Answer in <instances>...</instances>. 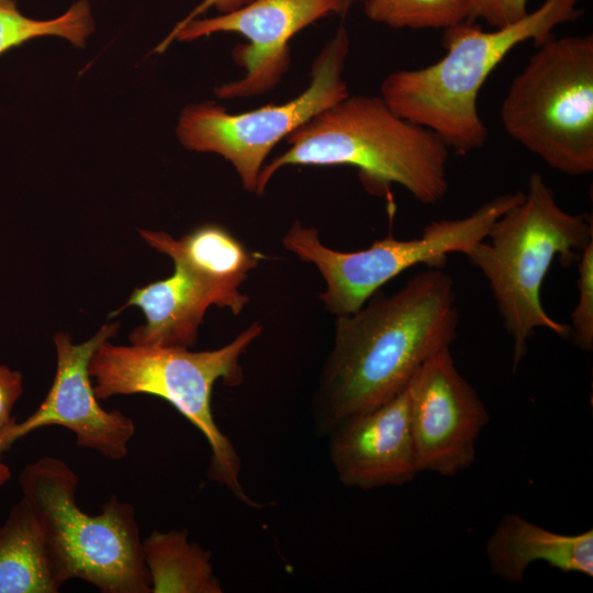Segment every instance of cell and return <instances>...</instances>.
Returning <instances> with one entry per match:
<instances>
[{"instance_id": "obj_1", "label": "cell", "mask_w": 593, "mask_h": 593, "mask_svg": "<svg viewBox=\"0 0 593 593\" xmlns=\"http://www.w3.org/2000/svg\"><path fill=\"white\" fill-rule=\"evenodd\" d=\"M458 322L454 280L444 267H427L399 291L377 292L356 312L337 316L314 395L317 429L329 434L402 392L428 358L450 347Z\"/></svg>"}, {"instance_id": "obj_2", "label": "cell", "mask_w": 593, "mask_h": 593, "mask_svg": "<svg viewBox=\"0 0 593 593\" xmlns=\"http://www.w3.org/2000/svg\"><path fill=\"white\" fill-rule=\"evenodd\" d=\"M286 141L287 150L262 167L255 193L286 166H351L368 190L383 193L396 183L423 204L438 203L448 191V146L380 97L348 94Z\"/></svg>"}, {"instance_id": "obj_3", "label": "cell", "mask_w": 593, "mask_h": 593, "mask_svg": "<svg viewBox=\"0 0 593 593\" xmlns=\"http://www.w3.org/2000/svg\"><path fill=\"white\" fill-rule=\"evenodd\" d=\"M579 1L545 0L519 21L491 32L468 22L446 29L443 58L389 74L380 98L396 115L433 131L458 154L481 148L488 137L477 107L481 87L515 46L528 40L538 46L556 26L578 19Z\"/></svg>"}, {"instance_id": "obj_4", "label": "cell", "mask_w": 593, "mask_h": 593, "mask_svg": "<svg viewBox=\"0 0 593 593\" xmlns=\"http://www.w3.org/2000/svg\"><path fill=\"white\" fill-rule=\"evenodd\" d=\"M593 243L592 219L564 211L538 172L530 174L524 198L501 215L488 236L466 256L486 278L503 325L513 339L517 368L536 328L560 337L570 334L545 311L542 282L558 257L563 264L578 261Z\"/></svg>"}, {"instance_id": "obj_5", "label": "cell", "mask_w": 593, "mask_h": 593, "mask_svg": "<svg viewBox=\"0 0 593 593\" xmlns=\"http://www.w3.org/2000/svg\"><path fill=\"white\" fill-rule=\"evenodd\" d=\"M261 333L262 325L255 322L223 347L203 351L115 345L107 340L89 363L96 395L107 400L115 395L148 394L166 400L205 437L211 449L209 477L226 486L238 501L261 508L240 484V459L216 425L211 406L216 381L240 383V356Z\"/></svg>"}, {"instance_id": "obj_6", "label": "cell", "mask_w": 593, "mask_h": 593, "mask_svg": "<svg viewBox=\"0 0 593 593\" xmlns=\"http://www.w3.org/2000/svg\"><path fill=\"white\" fill-rule=\"evenodd\" d=\"M505 132L569 176L593 171V36L551 35L513 79L501 105Z\"/></svg>"}, {"instance_id": "obj_7", "label": "cell", "mask_w": 593, "mask_h": 593, "mask_svg": "<svg viewBox=\"0 0 593 593\" xmlns=\"http://www.w3.org/2000/svg\"><path fill=\"white\" fill-rule=\"evenodd\" d=\"M22 497L44 521L69 559L74 579L102 593H150L135 508L115 495L101 513L77 503L78 475L61 459L42 457L19 474Z\"/></svg>"}, {"instance_id": "obj_8", "label": "cell", "mask_w": 593, "mask_h": 593, "mask_svg": "<svg viewBox=\"0 0 593 593\" xmlns=\"http://www.w3.org/2000/svg\"><path fill=\"white\" fill-rule=\"evenodd\" d=\"M523 198V191L505 193L465 217L427 224L419 237L400 240L388 235L356 251L325 246L316 228L299 221L291 225L282 243L302 261L316 267L326 283L321 300L332 314L343 316L359 310L385 283L416 265L444 267L449 254L467 255Z\"/></svg>"}, {"instance_id": "obj_9", "label": "cell", "mask_w": 593, "mask_h": 593, "mask_svg": "<svg viewBox=\"0 0 593 593\" xmlns=\"http://www.w3.org/2000/svg\"><path fill=\"white\" fill-rule=\"evenodd\" d=\"M349 53V37L340 26L316 56L309 87L283 103L230 113L214 102L186 107L178 121L177 136L190 150L214 153L231 163L243 187L256 192L259 174L273 147L321 111L349 92L343 72Z\"/></svg>"}, {"instance_id": "obj_10", "label": "cell", "mask_w": 593, "mask_h": 593, "mask_svg": "<svg viewBox=\"0 0 593 593\" xmlns=\"http://www.w3.org/2000/svg\"><path fill=\"white\" fill-rule=\"evenodd\" d=\"M349 5L350 0H251L232 12L174 29L155 51L164 52L175 38L238 33L248 42L234 47L233 57L245 75L220 86L216 94L223 99L258 96L279 83L288 70L289 42L294 34L326 15L344 14Z\"/></svg>"}, {"instance_id": "obj_11", "label": "cell", "mask_w": 593, "mask_h": 593, "mask_svg": "<svg viewBox=\"0 0 593 593\" xmlns=\"http://www.w3.org/2000/svg\"><path fill=\"white\" fill-rule=\"evenodd\" d=\"M119 327L118 322L104 324L80 344H74L67 333L55 334L56 372L52 387L30 416L0 435V456L19 439L52 425L69 429L79 447L96 450L108 459L127 456L135 423L121 411H107L100 405L89 373L94 351L114 337Z\"/></svg>"}, {"instance_id": "obj_12", "label": "cell", "mask_w": 593, "mask_h": 593, "mask_svg": "<svg viewBox=\"0 0 593 593\" xmlns=\"http://www.w3.org/2000/svg\"><path fill=\"white\" fill-rule=\"evenodd\" d=\"M405 390L418 471L449 477L469 468L489 414L457 370L450 347L428 358Z\"/></svg>"}, {"instance_id": "obj_13", "label": "cell", "mask_w": 593, "mask_h": 593, "mask_svg": "<svg viewBox=\"0 0 593 593\" xmlns=\"http://www.w3.org/2000/svg\"><path fill=\"white\" fill-rule=\"evenodd\" d=\"M329 457L349 488L401 485L419 472L406 390L339 423L331 433Z\"/></svg>"}, {"instance_id": "obj_14", "label": "cell", "mask_w": 593, "mask_h": 593, "mask_svg": "<svg viewBox=\"0 0 593 593\" xmlns=\"http://www.w3.org/2000/svg\"><path fill=\"white\" fill-rule=\"evenodd\" d=\"M139 234L147 245L169 256L175 267L202 286L214 305L235 315L244 310L249 299L239 287L261 256L249 251L226 228L204 224L179 239L158 231L139 230Z\"/></svg>"}, {"instance_id": "obj_15", "label": "cell", "mask_w": 593, "mask_h": 593, "mask_svg": "<svg viewBox=\"0 0 593 593\" xmlns=\"http://www.w3.org/2000/svg\"><path fill=\"white\" fill-rule=\"evenodd\" d=\"M71 579L61 546L21 497L0 525V593H57Z\"/></svg>"}, {"instance_id": "obj_16", "label": "cell", "mask_w": 593, "mask_h": 593, "mask_svg": "<svg viewBox=\"0 0 593 593\" xmlns=\"http://www.w3.org/2000/svg\"><path fill=\"white\" fill-rule=\"evenodd\" d=\"M491 570L512 583L523 581L536 561L562 572L593 575V530L575 535L550 532L516 514L506 515L485 547Z\"/></svg>"}, {"instance_id": "obj_17", "label": "cell", "mask_w": 593, "mask_h": 593, "mask_svg": "<svg viewBox=\"0 0 593 593\" xmlns=\"http://www.w3.org/2000/svg\"><path fill=\"white\" fill-rule=\"evenodd\" d=\"M214 305L209 292L182 269L175 267L165 279L136 288L127 306H137L145 323L130 335V343L142 346L189 348L194 345L206 310Z\"/></svg>"}, {"instance_id": "obj_18", "label": "cell", "mask_w": 593, "mask_h": 593, "mask_svg": "<svg viewBox=\"0 0 593 593\" xmlns=\"http://www.w3.org/2000/svg\"><path fill=\"white\" fill-rule=\"evenodd\" d=\"M150 593H222L211 552L189 540L188 532L153 530L143 539Z\"/></svg>"}, {"instance_id": "obj_19", "label": "cell", "mask_w": 593, "mask_h": 593, "mask_svg": "<svg viewBox=\"0 0 593 593\" xmlns=\"http://www.w3.org/2000/svg\"><path fill=\"white\" fill-rule=\"evenodd\" d=\"M93 31L91 10L86 0L74 3L52 20H34L23 15L15 0H0V55L12 47L43 35H57L82 47Z\"/></svg>"}, {"instance_id": "obj_20", "label": "cell", "mask_w": 593, "mask_h": 593, "mask_svg": "<svg viewBox=\"0 0 593 593\" xmlns=\"http://www.w3.org/2000/svg\"><path fill=\"white\" fill-rule=\"evenodd\" d=\"M371 21L393 29H449L468 22L467 0H365Z\"/></svg>"}, {"instance_id": "obj_21", "label": "cell", "mask_w": 593, "mask_h": 593, "mask_svg": "<svg viewBox=\"0 0 593 593\" xmlns=\"http://www.w3.org/2000/svg\"><path fill=\"white\" fill-rule=\"evenodd\" d=\"M578 302L569 325L572 343L584 351L593 349V243L578 259Z\"/></svg>"}, {"instance_id": "obj_22", "label": "cell", "mask_w": 593, "mask_h": 593, "mask_svg": "<svg viewBox=\"0 0 593 593\" xmlns=\"http://www.w3.org/2000/svg\"><path fill=\"white\" fill-rule=\"evenodd\" d=\"M528 0H467L468 23L482 19L494 29H501L523 19Z\"/></svg>"}, {"instance_id": "obj_23", "label": "cell", "mask_w": 593, "mask_h": 593, "mask_svg": "<svg viewBox=\"0 0 593 593\" xmlns=\"http://www.w3.org/2000/svg\"><path fill=\"white\" fill-rule=\"evenodd\" d=\"M22 393V373L0 365V435L16 422L12 412Z\"/></svg>"}, {"instance_id": "obj_24", "label": "cell", "mask_w": 593, "mask_h": 593, "mask_svg": "<svg viewBox=\"0 0 593 593\" xmlns=\"http://www.w3.org/2000/svg\"><path fill=\"white\" fill-rule=\"evenodd\" d=\"M251 0H203L195 9L192 10L181 22H179L174 29L181 27L188 22L194 20L198 15L204 13L210 8L217 9L222 14L232 12Z\"/></svg>"}, {"instance_id": "obj_25", "label": "cell", "mask_w": 593, "mask_h": 593, "mask_svg": "<svg viewBox=\"0 0 593 593\" xmlns=\"http://www.w3.org/2000/svg\"><path fill=\"white\" fill-rule=\"evenodd\" d=\"M10 478H11L10 468L8 467V465H5L4 462L0 460V489L3 485H5V483L10 480Z\"/></svg>"}]
</instances>
